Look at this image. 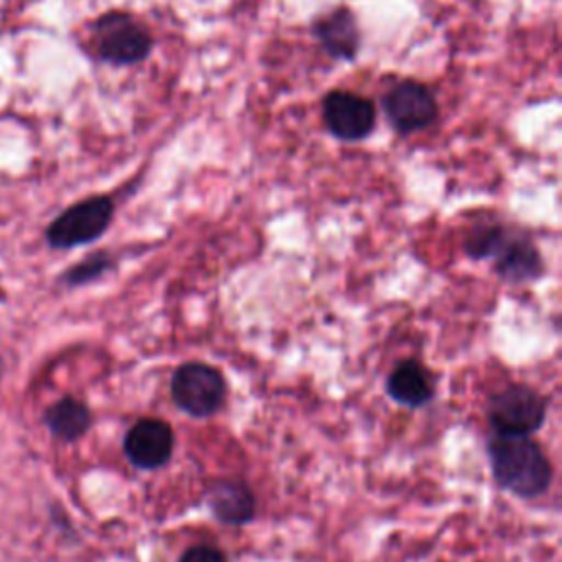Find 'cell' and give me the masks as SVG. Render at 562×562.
Listing matches in <instances>:
<instances>
[{
	"instance_id": "cell-7",
	"label": "cell",
	"mask_w": 562,
	"mask_h": 562,
	"mask_svg": "<svg viewBox=\"0 0 562 562\" xmlns=\"http://www.w3.org/2000/svg\"><path fill=\"white\" fill-rule=\"evenodd\" d=\"M382 108L389 123L402 134H411L422 127H428L439 112L435 94L424 83L413 79H404L395 83L382 97Z\"/></svg>"
},
{
	"instance_id": "cell-1",
	"label": "cell",
	"mask_w": 562,
	"mask_h": 562,
	"mask_svg": "<svg viewBox=\"0 0 562 562\" xmlns=\"http://www.w3.org/2000/svg\"><path fill=\"white\" fill-rule=\"evenodd\" d=\"M463 248L474 259H490L507 283H529L542 274V257L533 239L520 231L496 222L474 224Z\"/></svg>"
},
{
	"instance_id": "cell-4",
	"label": "cell",
	"mask_w": 562,
	"mask_h": 562,
	"mask_svg": "<svg viewBox=\"0 0 562 562\" xmlns=\"http://www.w3.org/2000/svg\"><path fill=\"white\" fill-rule=\"evenodd\" d=\"M94 50L108 64L132 66L149 55L151 35L130 13L110 11L94 22Z\"/></svg>"
},
{
	"instance_id": "cell-3",
	"label": "cell",
	"mask_w": 562,
	"mask_h": 562,
	"mask_svg": "<svg viewBox=\"0 0 562 562\" xmlns=\"http://www.w3.org/2000/svg\"><path fill=\"white\" fill-rule=\"evenodd\" d=\"M487 422L496 435L529 437L547 417V402L529 384L512 382L487 397Z\"/></svg>"
},
{
	"instance_id": "cell-13",
	"label": "cell",
	"mask_w": 562,
	"mask_h": 562,
	"mask_svg": "<svg viewBox=\"0 0 562 562\" xmlns=\"http://www.w3.org/2000/svg\"><path fill=\"white\" fill-rule=\"evenodd\" d=\"M44 424L59 441H77L92 424L90 408L77 397H61L44 411Z\"/></svg>"
},
{
	"instance_id": "cell-5",
	"label": "cell",
	"mask_w": 562,
	"mask_h": 562,
	"mask_svg": "<svg viewBox=\"0 0 562 562\" xmlns=\"http://www.w3.org/2000/svg\"><path fill=\"white\" fill-rule=\"evenodd\" d=\"M114 202L108 195H92L61 211L46 228L53 248H75L99 239L110 226Z\"/></svg>"
},
{
	"instance_id": "cell-6",
	"label": "cell",
	"mask_w": 562,
	"mask_h": 562,
	"mask_svg": "<svg viewBox=\"0 0 562 562\" xmlns=\"http://www.w3.org/2000/svg\"><path fill=\"white\" fill-rule=\"evenodd\" d=\"M171 397L191 417H211L226 400L224 375L204 362H184L173 371Z\"/></svg>"
},
{
	"instance_id": "cell-14",
	"label": "cell",
	"mask_w": 562,
	"mask_h": 562,
	"mask_svg": "<svg viewBox=\"0 0 562 562\" xmlns=\"http://www.w3.org/2000/svg\"><path fill=\"white\" fill-rule=\"evenodd\" d=\"M112 268V259L105 252H94L86 259H81L79 263H75L72 268H68L61 274V281L66 285H86L94 279H99L103 272H108Z\"/></svg>"
},
{
	"instance_id": "cell-12",
	"label": "cell",
	"mask_w": 562,
	"mask_h": 562,
	"mask_svg": "<svg viewBox=\"0 0 562 562\" xmlns=\"http://www.w3.org/2000/svg\"><path fill=\"white\" fill-rule=\"evenodd\" d=\"M206 503L226 525H246L255 518V494L241 481H215L206 490Z\"/></svg>"
},
{
	"instance_id": "cell-2",
	"label": "cell",
	"mask_w": 562,
	"mask_h": 562,
	"mask_svg": "<svg viewBox=\"0 0 562 562\" xmlns=\"http://www.w3.org/2000/svg\"><path fill=\"white\" fill-rule=\"evenodd\" d=\"M487 459L496 483L520 498H536L551 485L553 468L531 437L494 432L487 439Z\"/></svg>"
},
{
	"instance_id": "cell-10",
	"label": "cell",
	"mask_w": 562,
	"mask_h": 562,
	"mask_svg": "<svg viewBox=\"0 0 562 562\" xmlns=\"http://www.w3.org/2000/svg\"><path fill=\"white\" fill-rule=\"evenodd\" d=\"M312 33L327 55L334 59H353L360 46V31L353 13L345 7H338L312 24Z\"/></svg>"
},
{
	"instance_id": "cell-15",
	"label": "cell",
	"mask_w": 562,
	"mask_h": 562,
	"mask_svg": "<svg viewBox=\"0 0 562 562\" xmlns=\"http://www.w3.org/2000/svg\"><path fill=\"white\" fill-rule=\"evenodd\" d=\"M178 562H228L224 553L211 544H193L189 547Z\"/></svg>"
},
{
	"instance_id": "cell-9",
	"label": "cell",
	"mask_w": 562,
	"mask_h": 562,
	"mask_svg": "<svg viewBox=\"0 0 562 562\" xmlns=\"http://www.w3.org/2000/svg\"><path fill=\"white\" fill-rule=\"evenodd\" d=\"M123 452L134 468L156 470L173 454V430L162 419H138L123 439Z\"/></svg>"
},
{
	"instance_id": "cell-8",
	"label": "cell",
	"mask_w": 562,
	"mask_h": 562,
	"mask_svg": "<svg viewBox=\"0 0 562 562\" xmlns=\"http://www.w3.org/2000/svg\"><path fill=\"white\" fill-rule=\"evenodd\" d=\"M323 119L340 140H360L373 130L375 105L356 92L334 90L323 101Z\"/></svg>"
},
{
	"instance_id": "cell-11",
	"label": "cell",
	"mask_w": 562,
	"mask_h": 562,
	"mask_svg": "<svg viewBox=\"0 0 562 562\" xmlns=\"http://www.w3.org/2000/svg\"><path fill=\"white\" fill-rule=\"evenodd\" d=\"M386 393L402 406L419 408L432 400L435 380L422 362L404 360L386 378Z\"/></svg>"
}]
</instances>
